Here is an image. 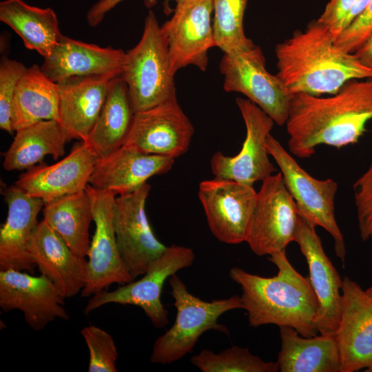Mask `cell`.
<instances>
[{
    "label": "cell",
    "mask_w": 372,
    "mask_h": 372,
    "mask_svg": "<svg viewBox=\"0 0 372 372\" xmlns=\"http://www.w3.org/2000/svg\"><path fill=\"white\" fill-rule=\"evenodd\" d=\"M0 21L11 28L26 48L48 57L63 37L55 12L39 8L23 0L0 3Z\"/></svg>",
    "instance_id": "484cf974"
},
{
    "label": "cell",
    "mask_w": 372,
    "mask_h": 372,
    "mask_svg": "<svg viewBox=\"0 0 372 372\" xmlns=\"http://www.w3.org/2000/svg\"><path fill=\"white\" fill-rule=\"evenodd\" d=\"M372 120V77L346 82L329 96L292 94L285 123L289 152L307 158L319 145L358 143Z\"/></svg>",
    "instance_id": "6da1fadb"
},
{
    "label": "cell",
    "mask_w": 372,
    "mask_h": 372,
    "mask_svg": "<svg viewBox=\"0 0 372 372\" xmlns=\"http://www.w3.org/2000/svg\"><path fill=\"white\" fill-rule=\"evenodd\" d=\"M358 227L362 241L372 237V163L353 184Z\"/></svg>",
    "instance_id": "e575fe53"
},
{
    "label": "cell",
    "mask_w": 372,
    "mask_h": 372,
    "mask_svg": "<svg viewBox=\"0 0 372 372\" xmlns=\"http://www.w3.org/2000/svg\"><path fill=\"white\" fill-rule=\"evenodd\" d=\"M65 298L45 276L19 270L0 271V307L19 310L34 331L43 330L56 319L68 320Z\"/></svg>",
    "instance_id": "2e32d148"
},
{
    "label": "cell",
    "mask_w": 372,
    "mask_h": 372,
    "mask_svg": "<svg viewBox=\"0 0 372 372\" xmlns=\"http://www.w3.org/2000/svg\"><path fill=\"white\" fill-rule=\"evenodd\" d=\"M15 132L12 143L3 154L6 171L27 170L41 163L47 155L56 160L65 154V145L69 141L55 120L39 121Z\"/></svg>",
    "instance_id": "f1b7e54d"
},
{
    "label": "cell",
    "mask_w": 372,
    "mask_h": 372,
    "mask_svg": "<svg viewBox=\"0 0 372 372\" xmlns=\"http://www.w3.org/2000/svg\"><path fill=\"white\" fill-rule=\"evenodd\" d=\"M95 230L87 255V277L81 292L89 297L107 289L112 284H126L134 280L127 271L118 248L114 226L116 195L87 185Z\"/></svg>",
    "instance_id": "8fae6325"
},
{
    "label": "cell",
    "mask_w": 372,
    "mask_h": 372,
    "mask_svg": "<svg viewBox=\"0 0 372 372\" xmlns=\"http://www.w3.org/2000/svg\"><path fill=\"white\" fill-rule=\"evenodd\" d=\"M124 0H99L87 10L86 21L91 27L97 26L106 14ZM176 2L178 0H172Z\"/></svg>",
    "instance_id": "74e56055"
},
{
    "label": "cell",
    "mask_w": 372,
    "mask_h": 372,
    "mask_svg": "<svg viewBox=\"0 0 372 372\" xmlns=\"http://www.w3.org/2000/svg\"><path fill=\"white\" fill-rule=\"evenodd\" d=\"M266 146L269 156L280 170L299 216L313 226H320L331 234L334 240L335 254L344 265L346 249L335 216L338 183L331 178L319 180L311 176L271 134L267 138Z\"/></svg>",
    "instance_id": "8992f818"
},
{
    "label": "cell",
    "mask_w": 372,
    "mask_h": 372,
    "mask_svg": "<svg viewBox=\"0 0 372 372\" xmlns=\"http://www.w3.org/2000/svg\"><path fill=\"white\" fill-rule=\"evenodd\" d=\"M191 363L203 372H277V362H265L247 347L232 346L220 353L204 349L192 357Z\"/></svg>",
    "instance_id": "1f68e13d"
},
{
    "label": "cell",
    "mask_w": 372,
    "mask_h": 372,
    "mask_svg": "<svg viewBox=\"0 0 372 372\" xmlns=\"http://www.w3.org/2000/svg\"><path fill=\"white\" fill-rule=\"evenodd\" d=\"M355 54L364 65L372 68V35Z\"/></svg>",
    "instance_id": "f35d334b"
},
{
    "label": "cell",
    "mask_w": 372,
    "mask_h": 372,
    "mask_svg": "<svg viewBox=\"0 0 372 372\" xmlns=\"http://www.w3.org/2000/svg\"><path fill=\"white\" fill-rule=\"evenodd\" d=\"M371 0H358L355 3L344 22V29L349 26L359 15L366 8ZM343 31V30H342Z\"/></svg>",
    "instance_id": "ab89813d"
},
{
    "label": "cell",
    "mask_w": 372,
    "mask_h": 372,
    "mask_svg": "<svg viewBox=\"0 0 372 372\" xmlns=\"http://www.w3.org/2000/svg\"><path fill=\"white\" fill-rule=\"evenodd\" d=\"M174 161L171 157L145 154L122 146L97 160L89 185L116 196L129 194L147 183L149 178L168 172Z\"/></svg>",
    "instance_id": "cb8c5ba5"
},
{
    "label": "cell",
    "mask_w": 372,
    "mask_h": 372,
    "mask_svg": "<svg viewBox=\"0 0 372 372\" xmlns=\"http://www.w3.org/2000/svg\"><path fill=\"white\" fill-rule=\"evenodd\" d=\"M121 76L135 113L176 96L167 41L151 10L145 17L139 42L126 52Z\"/></svg>",
    "instance_id": "5b68a950"
},
{
    "label": "cell",
    "mask_w": 372,
    "mask_h": 372,
    "mask_svg": "<svg viewBox=\"0 0 372 372\" xmlns=\"http://www.w3.org/2000/svg\"><path fill=\"white\" fill-rule=\"evenodd\" d=\"M125 63L126 52L121 49L103 48L63 35L51 54L44 58L41 69L58 83L74 76H120Z\"/></svg>",
    "instance_id": "603a6c76"
},
{
    "label": "cell",
    "mask_w": 372,
    "mask_h": 372,
    "mask_svg": "<svg viewBox=\"0 0 372 372\" xmlns=\"http://www.w3.org/2000/svg\"><path fill=\"white\" fill-rule=\"evenodd\" d=\"M219 68L225 91L245 95L277 125H285L292 94L276 74L267 70L260 47L255 45L236 54H224Z\"/></svg>",
    "instance_id": "ba28073f"
},
{
    "label": "cell",
    "mask_w": 372,
    "mask_h": 372,
    "mask_svg": "<svg viewBox=\"0 0 372 372\" xmlns=\"http://www.w3.org/2000/svg\"><path fill=\"white\" fill-rule=\"evenodd\" d=\"M127 86L118 77L106 96L87 143L98 159L122 147L128 136L134 116Z\"/></svg>",
    "instance_id": "83f0119b"
},
{
    "label": "cell",
    "mask_w": 372,
    "mask_h": 372,
    "mask_svg": "<svg viewBox=\"0 0 372 372\" xmlns=\"http://www.w3.org/2000/svg\"><path fill=\"white\" fill-rule=\"evenodd\" d=\"M195 258L191 248L171 245L149 266L142 278L125 284L115 290H102L90 298L84 308L88 314L107 304H132L141 307L156 328L168 322V311L161 300L166 280L178 271L190 267Z\"/></svg>",
    "instance_id": "52a82bcc"
},
{
    "label": "cell",
    "mask_w": 372,
    "mask_h": 372,
    "mask_svg": "<svg viewBox=\"0 0 372 372\" xmlns=\"http://www.w3.org/2000/svg\"><path fill=\"white\" fill-rule=\"evenodd\" d=\"M118 77L105 75L74 76L58 83V122L69 141L72 139L87 141L108 92Z\"/></svg>",
    "instance_id": "7402d4cb"
},
{
    "label": "cell",
    "mask_w": 372,
    "mask_h": 372,
    "mask_svg": "<svg viewBox=\"0 0 372 372\" xmlns=\"http://www.w3.org/2000/svg\"><path fill=\"white\" fill-rule=\"evenodd\" d=\"M281 372H340L339 349L333 335L304 337L290 327H280Z\"/></svg>",
    "instance_id": "d4e9b609"
},
{
    "label": "cell",
    "mask_w": 372,
    "mask_h": 372,
    "mask_svg": "<svg viewBox=\"0 0 372 372\" xmlns=\"http://www.w3.org/2000/svg\"><path fill=\"white\" fill-rule=\"evenodd\" d=\"M27 68L21 62L3 56L0 61V128L13 130L12 108L17 86Z\"/></svg>",
    "instance_id": "836d02e7"
},
{
    "label": "cell",
    "mask_w": 372,
    "mask_h": 372,
    "mask_svg": "<svg viewBox=\"0 0 372 372\" xmlns=\"http://www.w3.org/2000/svg\"><path fill=\"white\" fill-rule=\"evenodd\" d=\"M372 35V0L365 9L335 39V45L342 50L355 53Z\"/></svg>",
    "instance_id": "d590c367"
},
{
    "label": "cell",
    "mask_w": 372,
    "mask_h": 372,
    "mask_svg": "<svg viewBox=\"0 0 372 372\" xmlns=\"http://www.w3.org/2000/svg\"><path fill=\"white\" fill-rule=\"evenodd\" d=\"M194 132L192 122L175 96L136 112L123 146L175 159L187 152Z\"/></svg>",
    "instance_id": "9a60e30c"
},
{
    "label": "cell",
    "mask_w": 372,
    "mask_h": 372,
    "mask_svg": "<svg viewBox=\"0 0 372 372\" xmlns=\"http://www.w3.org/2000/svg\"><path fill=\"white\" fill-rule=\"evenodd\" d=\"M341 313L335 333L340 355V372H372V297L345 276Z\"/></svg>",
    "instance_id": "e0dca14e"
},
{
    "label": "cell",
    "mask_w": 372,
    "mask_h": 372,
    "mask_svg": "<svg viewBox=\"0 0 372 372\" xmlns=\"http://www.w3.org/2000/svg\"><path fill=\"white\" fill-rule=\"evenodd\" d=\"M216 47L224 54L247 50L255 45L244 32L243 19L248 0H211Z\"/></svg>",
    "instance_id": "4dcf8cb0"
},
{
    "label": "cell",
    "mask_w": 372,
    "mask_h": 372,
    "mask_svg": "<svg viewBox=\"0 0 372 372\" xmlns=\"http://www.w3.org/2000/svg\"><path fill=\"white\" fill-rule=\"evenodd\" d=\"M268 259L278 269L275 276L262 277L237 267L229 272L241 287L240 298L250 326H287L304 337L316 335L318 301L309 277L294 269L285 250L271 254Z\"/></svg>",
    "instance_id": "3957f363"
},
{
    "label": "cell",
    "mask_w": 372,
    "mask_h": 372,
    "mask_svg": "<svg viewBox=\"0 0 372 372\" xmlns=\"http://www.w3.org/2000/svg\"><path fill=\"white\" fill-rule=\"evenodd\" d=\"M89 351V372H116L118 350L112 336L95 325L81 330Z\"/></svg>",
    "instance_id": "d6a6232c"
},
{
    "label": "cell",
    "mask_w": 372,
    "mask_h": 372,
    "mask_svg": "<svg viewBox=\"0 0 372 372\" xmlns=\"http://www.w3.org/2000/svg\"><path fill=\"white\" fill-rule=\"evenodd\" d=\"M59 86L32 65L19 80L14 96V131L42 121L59 120Z\"/></svg>",
    "instance_id": "4316f807"
},
{
    "label": "cell",
    "mask_w": 372,
    "mask_h": 372,
    "mask_svg": "<svg viewBox=\"0 0 372 372\" xmlns=\"http://www.w3.org/2000/svg\"><path fill=\"white\" fill-rule=\"evenodd\" d=\"M315 228L300 216L294 242L306 259L318 301L316 327L320 334L333 335L340 319L342 280L326 255Z\"/></svg>",
    "instance_id": "ac0fdd59"
},
{
    "label": "cell",
    "mask_w": 372,
    "mask_h": 372,
    "mask_svg": "<svg viewBox=\"0 0 372 372\" xmlns=\"http://www.w3.org/2000/svg\"><path fill=\"white\" fill-rule=\"evenodd\" d=\"M43 220L77 255L87 257L89 227L93 221L90 198L86 190L63 196L45 203Z\"/></svg>",
    "instance_id": "f546056e"
},
{
    "label": "cell",
    "mask_w": 372,
    "mask_h": 372,
    "mask_svg": "<svg viewBox=\"0 0 372 372\" xmlns=\"http://www.w3.org/2000/svg\"><path fill=\"white\" fill-rule=\"evenodd\" d=\"M317 20L276 46V75L292 94H333L347 81L372 77V68L338 48Z\"/></svg>",
    "instance_id": "7a4b0ae2"
},
{
    "label": "cell",
    "mask_w": 372,
    "mask_h": 372,
    "mask_svg": "<svg viewBox=\"0 0 372 372\" xmlns=\"http://www.w3.org/2000/svg\"><path fill=\"white\" fill-rule=\"evenodd\" d=\"M98 158L81 141L70 153L52 165L39 163L21 174L14 185L28 195L45 203L85 189Z\"/></svg>",
    "instance_id": "d6986e66"
},
{
    "label": "cell",
    "mask_w": 372,
    "mask_h": 372,
    "mask_svg": "<svg viewBox=\"0 0 372 372\" xmlns=\"http://www.w3.org/2000/svg\"><path fill=\"white\" fill-rule=\"evenodd\" d=\"M176 309L174 324L155 340L150 361L154 364H172L192 351L200 335L209 330L229 335V331L218 322L225 312L243 309L240 296L227 298L201 300L191 293L176 274L169 280Z\"/></svg>",
    "instance_id": "277c9868"
},
{
    "label": "cell",
    "mask_w": 372,
    "mask_h": 372,
    "mask_svg": "<svg viewBox=\"0 0 372 372\" xmlns=\"http://www.w3.org/2000/svg\"><path fill=\"white\" fill-rule=\"evenodd\" d=\"M358 0H329L318 19L332 34L334 40L342 32L344 22Z\"/></svg>",
    "instance_id": "8d00e7d4"
},
{
    "label": "cell",
    "mask_w": 372,
    "mask_h": 372,
    "mask_svg": "<svg viewBox=\"0 0 372 372\" xmlns=\"http://www.w3.org/2000/svg\"><path fill=\"white\" fill-rule=\"evenodd\" d=\"M236 103L246 128L242 148L234 156H227L220 152L213 154L211 170L216 178L253 186L256 182L264 180L276 172L266 146L274 121L247 99L237 98Z\"/></svg>",
    "instance_id": "7c38bea8"
},
{
    "label": "cell",
    "mask_w": 372,
    "mask_h": 372,
    "mask_svg": "<svg viewBox=\"0 0 372 372\" xmlns=\"http://www.w3.org/2000/svg\"><path fill=\"white\" fill-rule=\"evenodd\" d=\"M3 196L8 214L0 229V271L14 269L33 274L36 265L30 257L28 246L45 202L15 185L6 188Z\"/></svg>",
    "instance_id": "44dd1931"
},
{
    "label": "cell",
    "mask_w": 372,
    "mask_h": 372,
    "mask_svg": "<svg viewBox=\"0 0 372 372\" xmlns=\"http://www.w3.org/2000/svg\"><path fill=\"white\" fill-rule=\"evenodd\" d=\"M366 293L372 297V285L366 289Z\"/></svg>",
    "instance_id": "60d3db41"
},
{
    "label": "cell",
    "mask_w": 372,
    "mask_h": 372,
    "mask_svg": "<svg viewBox=\"0 0 372 372\" xmlns=\"http://www.w3.org/2000/svg\"><path fill=\"white\" fill-rule=\"evenodd\" d=\"M198 196L209 228L219 241L245 242L257 198L252 185L214 177L200 183Z\"/></svg>",
    "instance_id": "5bb4252c"
},
{
    "label": "cell",
    "mask_w": 372,
    "mask_h": 372,
    "mask_svg": "<svg viewBox=\"0 0 372 372\" xmlns=\"http://www.w3.org/2000/svg\"><path fill=\"white\" fill-rule=\"evenodd\" d=\"M299 214L281 173L262 181L245 242L257 256L285 250L294 241Z\"/></svg>",
    "instance_id": "9c48e42d"
},
{
    "label": "cell",
    "mask_w": 372,
    "mask_h": 372,
    "mask_svg": "<svg viewBox=\"0 0 372 372\" xmlns=\"http://www.w3.org/2000/svg\"><path fill=\"white\" fill-rule=\"evenodd\" d=\"M151 186L145 183L133 192L116 196L114 226L122 261L134 280L143 276L167 247L155 236L145 203Z\"/></svg>",
    "instance_id": "30bf717a"
},
{
    "label": "cell",
    "mask_w": 372,
    "mask_h": 372,
    "mask_svg": "<svg viewBox=\"0 0 372 372\" xmlns=\"http://www.w3.org/2000/svg\"><path fill=\"white\" fill-rule=\"evenodd\" d=\"M172 17L161 25L167 44L171 70L194 65L205 71L208 52L216 47L211 0H178Z\"/></svg>",
    "instance_id": "4fadbf2b"
},
{
    "label": "cell",
    "mask_w": 372,
    "mask_h": 372,
    "mask_svg": "<svg viewBox=\"0 0 372 372\" xmlns=\"http://www.w3.org/2000/svg\"><path fill=\"white\" fill-rule=\"evenodd\" d=\"M28 253L41 274L47 277L65 298L82 291L87 282V260L76 254L43 219L32 236Z\"/></svg>",
    "instance_id": "ffe728a7"
}]
</instances>
